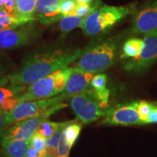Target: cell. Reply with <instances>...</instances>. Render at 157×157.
I'll return each mask as SVG.
<instances>
[{
  "instance_id": "obj_13",
  "label": "cell",
  "mask_w": 157,
  "mask_h": 157,
  "mask_svg": "<svg viewBox=\"0 0 157 157\" xmlns=\"http://www.w3.org/2000/svg\"><path fill=\"white\" fill-rule=\"evenodd\" d=\"M93 76L94 74L93 73L74 70L66 84L63 93L69 98L88 91L92 88L91 81Z\"/></svg>"
},
{
  "instance_id": "obj_16",
  "label": "cell",
  "mask_w": 157,
  "mask_h": 157,
  "mask_svg": "<svg viewBox=\"0 0 157 157\" xmlns=\"http://www.w3.org/2000/svg\"><path fill=\"white\" fill-rule=\"evenodd\" d=\"M107 80L108 78L105 74H97L92 78L91 87L99 101L109 109L110 91L106 87Z\"/></svg>"
},
{
  "instance_id": "obj_21",
  "label": "cell",
  "mask_w": 157,
  "mask_h": 157,
  "mask_svg": "<svg viewBox=\"0 0 157 157\" xmlns=\"http://www.w3.org/2000/svg\"><path fill=\"white\" fill-rule=\"evenodd\" d=\"M23 23L17 18V15L12 14L5 10L0 11V31L15 28Z\"/></svg>"
},
{
  "instance_id": "obj_36",
  "label": "cell",
  "mask_w": 157,
  "mask_h": 157,
  "mask_svg": "<svg viewBox=\"0 0 157 157\" xmlns=\"http://www.w3.org/2000/svg\"><path fill=\"white\" fill-rule=\"evenodd\" d=\"M93 1L94 0H76V3L78 5H79V4H89V5H92Z\"/></svg>"
},
{
  "instance_id": "obj_27",
  "label": "cell",
  "mask_w": 157,
  "mask_h": 157,
  "mask_svg": "<svg viewBox=\"0 0 157 157\" xmlns=\"http://www.w3.org/2000/svg\"><path fill=\"white\" fill-rule=\"evenodd\" d=\"M77 5L76 0H60V14L63 16L75 15Z\"/></svg>"
},
{
  "instance_id": "obj_26",
  "label": "cell",
  "mask_w": 157,
  "mask_h": 157,
  "mask_svg": "<svg viewBox=\"0 0 157 157\" xmlns=\"http://www.w3.org/2000/svg\"><path fill=\"white\" fill-rule=\"evenodd\" d=\"M70 122V121H64V122H60V126H59L58 129H57L56 132L54 133L52 137H50L49 139H47V148H52V149H57L58 148V145L60 140V137L63 129L66 127V125Z\"/></svg>"
},
{
  "instance_id": "obj_35",
  "label": "cell",
  "mask_w": 157,
  "mask_h": 157,
  "mask_svg": "<svg viewBox=\"0 0 157 157\" xmlns=\"http://www.w3.org/2000/svg\"><path fill=\"white\" fill-rule=\"evenodd\" d=\"M8 83H9L8 76H5V77L0 78V87H1V86H5Z\"/></svg>"
},
{
  "instance_id": "obj_14",
  "label": "cell",
  "mask_w": 157,
  "mask_h": 157,
  "mask_svg": "<svg viewBox=\"0 0 157 157\" xmlns=\"http://www.w3.org/2000/svg\"><path fill=\"white\" fill-rule=\"evenodd\" d=\"M15 2L17 17L23 24L36 21V0H15Z\"/></svg>"
},
{
  "instance_id": "obj_12",
  "label": "cell",
  "mask_w": 157,
  "mask_h": 157,
  "mask_svg": "<svg viewBox=\"0 0 157 157\" xmlns=\"http://www.w3.org/2000/svg\"><path fill=\"white\" fill-rule=\"evenodd\" d=\"M36 18L42 25H50L60 21V0H36Z\"/></svg>"
},
{
  "instance_id": "obj_2",
  "label": "cell",
  "mask_w": 157,
  "mask_h": 157,
  "mask_svg": "<svg viewBox=\"0 0 157 157\" xmlns=\"http://www.w3.org/2000/svg\"><path fill=\"white\" fill-rule=\"evenodd\" d=\"M66 98H68V96L63 93L46 99L20 103L11 111L6 113L7 127L25 119L36 117L48 119L56 111L67 106V104L63 103Z\"/></svg>"
},
{
  "instance_id": "obj_7",
  "label": "cell",
  "mask_w": 157,
  "mask_h": 157,
  "mask_svg": "<svg viewBox=\"0 0 157 157\" xmlns=\"http://www.w3.org/2000/svg\"><path fill=\"white\" fill-rule=\"evenodd\" d=\"M103 117L102 123L105 124L122 126L142 124L137 110V102L109 108Z\"/></svg>"
},
{
  "instance_id": "obj_6",
  "label": "cell",
  "mask_w": 157,
  "mask_h": 157,
  "mask_svg": "<svg viewBox=\"0 0 157 157\" xmlns=\"http://www.w3.org/2000/svg\"><path fill=\"white\" fill-rule=\"evenodd\" d=\"M39 29L34 22L0 31V49L11 50L26 46L39 37Z\"/></svg>"
},
{
  "instance_id": "obj_25",
  "label": "cell",
  "mask_w": 157,
  "mask_h": 157,
  "mask_svg": "<svg viewBox=\"0 0 157 157\" xmlns=\"http://www.w3.org/2000/svg\"><path fill=\"white\" fill-rule=\"evenodd\" d=\"M152 103L146 101L137 102V110L140 117L141 124H148V115L151 109Z\"/></svg>"
},
{
  "instance_id": "obj_28",
  "label": "cell",
  "mask_w": 157,
  "mask_h": 157,
  "mask_svg": "<svg viewBox=\"0 0 157 157\" xmlns=\"http://www.w3.org/2000/svg\"><path fill=\"white\" fill-rule=\"evenodd\" d=\"M99 7V3L96 2L93 5H89V4H79L76 7L75 15L85 18L89 16L90 14L93 13L98 9Z\"/></svg>"
},
{
  "instance_id": "obj_20",
  "label": "cell",
  "mask_w": 157,
  "mask_h": 157,
  "mask_svg": "<svg viewBox=\"0 0 157 157\" xmlns=\"http://www.w3.org/2000/svg\"><path fill=\"white\" fill-rule=\"evenodd\" d=\"M82 128V124L77 120H71L64 128L63 133L66 140L71 146L78 139Z\"/></svg>"
},
{
  "instance_id": "obj_24",
  "label": "cell",
  "mask_w": 157,
  "mask_h": 157,
  "mask_svg": "<svg viewBox=\"0 0 157 157\" xmlns=\"http://www.w3.org/2000/svg\"><path fill=\"white\" fill-rule=\"evenodd\" d=\"M31 146L40 152L41 155L47 156V139L36 131L31 138Z\"/></svg>"
},
{
  "instance_id": "obj_30",
  "label": "cell",
  "mask_w": 157,
  "mask_h": 157,
  "mask_svg": "<svg viewBox=\"0 0 157 157\" xmlns=\"http://www.w3.org/2000/svg\"><path fill=\"white\" fill-rule=\"evenodd\" d=\"M10 71V64L7 58L2 52H0V78L5 77L6 74Z\"/></svg>"
},
{
  "instance_id": "obj_38",
  "label": "cell",
  "mask_w": 157,
  "mask_h": 157,
  "mask_svg": "<svg viewBox=\"0 0 157 157\" xmlns=\"http://www.w3.org/2000/svg\"><path fill=\"white\" fill-rule=\"evenodd\" d=\"M1 10H4V8H3L2 5V4L0 3V11H1Z\"/></svg>"
},
{
  "instance_id": "obj_37",
  "label": "cell",
  "mask_w": 157,
  "mask_h": 157,
  "mask_svg": "<svg viewBox=\"0 0 157 157\" xmlns=\"http://www.w3.org/2000/svg\"><path fill=\"white\" fill-rule=\"evenodd\" d=\"M0 157H7L2 150H0Z\"/></svg>"
},
{
  "instance_id": "obj_23",
  "label": "cell",
  "mask_w": 157,
  "mask_h": 157,
  "mask_svg": "<svg viewBox=\"0 0 157 157\" xmlns=\"http://www.w3.org/2000/svg\"><path fill=\"white\" fill-rule=\"evenodd\" d=\"M60 124V122H54L47 119L39 124L38 128L36 129V132L42 135L46 139H49L56 132Z\"/></svg>"
},
{
  "instance_id": "obj_31",
  "label": "cell",
  "mask_w": 157,
  "mask_h": 157,
  "mask_svg": "<svg viewBox=\"0 0 157 157\" xmlns=\"http://www.w3.org/2000/svg\"><path fill=\"white\" fill-rule=\"evenodd\" d=\"M0 3L2 5L4 10L12 13V14L16 15L15 0H0Z\"/></svg>"
},
{
  "instance_id": "obj_5",
  "label": "cell",
  "mask_w": 157,
  "mask_h": 157,
  "mask_svg": "<svg viewBox=\"0 0 157 157\" xmlns=\"http://www.w3.org/2000/svg\"><path fill=\"white\" fill-rule=\"evenodd\" d=\"M70 105L78 119L85 124L93 123L103 117L108 109L99 101L93 88L71 98Z\"/></svg>"
},
{
  "instance_id": "obj_15",
  "label": "cell",
  "mask_w": 157,
  "mask_h": 157,
  "mask_svg": "<svg viewBox=\"0 0 157 157\" xmlns=\"http://www.w3.org/2000/svg\"><path fill=\"white\" fill-rule=\"evenodd\" d=\"M2 148L7 157H26L31 140H1Z\"/></svg>"
},
{
  "instance_id": "obj_34",
  "label": "cell",
  "mask_w": 157,
  "mask_h": 157,
  "mask_svg": "<svg viewBox=\"0 0 157 157\" xmlns=\"http://www.w3.org/2000/svg\"><path fill=\"white\" fill-rule=\"evenodd\" d=\"M39 156H40V152L31 146L27 153L26 157H38Z\"/></svg>"
},
{
  "instance_id": "obj_18",
  "label": "cell",
  "mask_w": 157,
  "mask_h": 157,
  "mask_svg": "<svg viewBox=\"0 0 157 157\" xmlns=\"http://www.w3.org/2000/svg\"><path fill=\"white\" fill-rule=\"evenodd\" d=\"M74 68L73 66H68L63 68V69L58 70L57 71L56 75L55 76V87L58 93V95H60L63 93L65 88H66V84L69 79V77L73 73Z\"/></svg>"
},
{
  "instance_id": "obj_32",
  "label": "cell",
  "mask_w": 157,
  "mask_h": 157,
  "mask_svg": "<svg viewBox=\"0 0 157 157\" xmlns=\"http://www.w3.org/2000/svg\"><path fill=\"white\" fill-rule=\"evenodd\" d=\"M157 123V102L152 103L151 109L148 115V124Z\"/></svg>"
},
{
  "instance_id": "obj_4",
  "label": "cell",
  "mask_w": 157,
  "mask_h": 157,
  "mask_svg": "<svg viewBox=\"0 0 157 157\" xmlns=\"http://www.w3.org/2000/svg\"><path fill=\"white\" fill-rule=\"evenodd\" d=\"M132 10V5L120 7L104 5L84 18L81 29L86 36L101 34L130 14Z\"/></svg>"
},
{
  "instance_id": "obj_10",
  "label": "cell",
  "mask_w": 157,
  "mask_h": 157,
  "mask_svg": "<svg viewBox=\"0 0 157 157\" xmlns=\"http://www.w3.org/2000/svg\"><path fill=\"white\" fill-rule=\"evenodd\" d=\"M132 29L135 34L145 35L157 31V1L147 4L135 13Z\"/></svg>"
},
{
  "instance_id": "obj_22",
  "label": "cell",
  "mask_w": 157,
  "mask_h": 157,
  "mask_svg": "<svg viewBox=\"0 0 157 157\" xmlns=\"http://www.w3.org/2000/svg\"><path fill=\"white\" fill-rule=\"evenodd\" d=\"M25 87H14L10 84L8 87L1 86L0 87V109L6 100L10 98L17 97L24 93Z\"/></svg>"
},
{
  "instance_id": "obj_1",
  "label": "cell",
  "mask_w": 157,
  "mask_h": 157,
  "mask_svg": "<svg viewBox=\"0 0 157 157\" xmlns=\"http://www.w3.org/2000/svg\"><path fill=\"white\" fill-rule=\"evenodd\" d=\"M84 51L81 49L53 48L29 57L16 71L8 75L9 83L14 87H23L68 67L78 60Z\"/></svg>"
},
{
  "instance_id": "obj_9",
  "label": "cell",
  "mask_w": 157,
  "mask_h": 157,
  "mask_svg": "<svg viewBox=\"0 0 157 157\" xmlns=\"http://www.w3.org/2000/svg\"><path fill=\"white\" fill-rule=\"evenodd\" d=\"M57 71L39 78L29 84L27 90L17 98L18 103L46 99L58 95L55 87L54 82Z\"/></svg>"
},
{
  "instance_id": "obj_29",
  "label": "cell",
  "mask_w": 157,
  "mask_h": 157,
  "mask_svg": "<svg viewBox=\"0 0 157 157\" xmlns=\"http://www.w3.org/2000/svg\"><path fill=\"white\" fill-rule=\"evenodd\" d=\"M64 130V129H63ZM71 146L68 143L66 140L65 137L64 133L63 132L61 137H60V140H59L58 145V154H57V157H68L69 156L70 151L71 148Z\"/></svg>"
},
{
  "instance_id": "obj_17",
  "label": "cell",
  "mask_w": 157,
  "mask_h": 157,
  "mask_svg": "<svg viewBox=\"0 0 157 157\" xmlns=\"http://www.w3.org/2000/svg\"><path fill=\"white\" fill-rule=\"evenodd\" d=\"M144 42L143 39L132 38L125 42L123 45V57L135 58L142 52Z\"/></svg>"
},
{
  "instance_id": "obj_8",
  "label": "cell",
  "mask_w": 157,
  "mask_h": 157,
  "mask_svg": "<svg viewBox=\"0 0 157 157\" xmlns=\"http://www.w3.org/2000/svg\"><path fill=\"white\" fill-rule=\"evenodd\" d=\"M144 47L140 56L127 63L125 68L140 72L150 67L157 59V31L145 35Z\"/></svg>"
},
{
  "instance_id": "obj_3",
  "label": "cell",
  "mask_w": 157,
  "mask_h": 157,
  "mask_svg": "<svg viewBox=\"0 0 157 157\" xmlns=\"http://www.w3.org/2000/svg\"><path fill=\"white\" fill-rule=\"evenodd\" d=\"M117 50L114 41L107 40L98 43L84 51L75 62L74 70L94 74L104 71L114 63Z\"/></svg>"
},
{
  "instance_id": "obj_33",
  "label": "cell",
  "mask_w": 157,
  "mask_h": 157,
  "mask_svg": "<svg viewBox=\"0 0 157 157\" xmlns=\"http://www.w3.org/2000/svg\"><path fill=\"white\" fill-rule=\"evenodd\" d=\"M5 117L6 113L0 110V141L2 140V137L4 132H5L6 128H7Z\"/></svg>"
},
{
  "instance_id": "obj_11",
  "label": "cell",
  "mask_w": 157,
  "mask_h": 157,
  "mask_svg": "<svg viewBox=\"0 0 157 157\" xmlns=\"http://www.w3.org/2000/svg\"><path fill=\"white\" fill-rule=\"evenodd\" d=\"M47 119H48L36 117L17 121L6 128L1 140H31L39 124Z\"/></svg>"
},
{
  "instance_id": "obj_19",
  "label": "cell",
  "mask_w": 157,
  "mask_h": 157,
  "mask_svg": "<svg viewBox=\"0 0 157 157\" xmlns=\"http://www.w3.org/2000/svg\"><path fill=\"white\" fill-rule=\"evenodd\" d=\"M84 18L76 15L72 16H63L60 21L59 26L60 30L63 34L69 33L71 31L76 28H81L83 24Z\"/></svg>"
}]
</instances>
